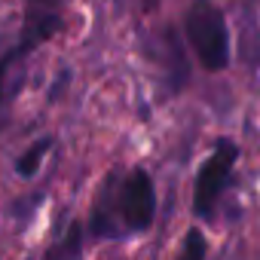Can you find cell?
<instances>
[{
    "label": "cell",
    "mask_w": 260,
    "mask_h": 260,
    "mask_svg": "<svg viewBox=\"0 0 260 260\" xmlns=\"http://www.w3.org/2000/svg\"><path fill=\"white\" fill-rule=\"evenodd\" d=\"M156 220V184L144 166L132 169H107L98 181L86 233L92 242H110V239H128L141 236Z\"/></svg>",
    "instance_id": "obj_1"
},
{
    "label": "cell",
    "mask_w": 260,
    "mask_h": 260,
    "mask_svg": "<svg viewBox=\"0 0 260 260\" xmlns=\"http://www.w3.org/2000/svg\"><path fill=\"white\" fill-rule=\"evenodd\" d=\"M184 34L187 43L196 55V61L208 71L217 74L230 64V28L226 16L211 0H193L184 13Z\"/></svg>",
    "instance_id": "obj_2"
},
{
    "label": "cell",
    "mask_w": 260,
    "mask_h": 260,
    "mask_svg": "<svg viewBox=\"0 0 260 260\" xmlns=\"http://www.w3.org/2000/svg\"><path fill=\"white\" fill-rule=\"evenodd\" d=\"M236 159H239V147L230 138H217L214 150L205 156L202 169L196 172L193 181V214L199 220H214L217 202L226 193L233 172H236Z\"/></svg>",
    "instance_id": "obj_3"
},
{
    "label": "cell",
    "mask_w": 260,
    "mask_h": 260,
    "mask_svg": "<svg viewBox=\"0 0 260 260\" xmlns=\"http://www.w3.org/2000/svg\"><path fill=\"white\" fill-rule=\"evenodd\" d=\"M86 242H89L86 220L83 217H71L68 226L43 248L40 260H86Z\"/></svg>",
    "instance_id": "obj_4"
},
{
    "label": "cell",
    "mask_w": 260,
    "mask_h": 260,
    "mask_svg": "<svg viewBox=\"0 0 260 260\" xmlns=\"http://www.w3.org/2000/svg\"><path fill=\"white\" fill-rule=\"evenodd\" d=\"M52 147H55V135H40V138H34V141H31L16 159H13V172H16V178H22V181H34V178L40 175L46 156L52 153Z\"/></svg>",
    "instance_id": "obj_5"
},
{
    "label": "cell",
    "mask_w": 260,
    "mask_h": 260,
    "mask_svg": "<svg viewBox=\"0 0 260 260\" xmlns=\"http://www.w3.org/2000/svg\"><path fill=\"white\" fill-rule=\"evenodd\" d=\"M208 257V239L199 226H190L184 233V242H181V251H178V260H205Z\"/></svg>",
    "instance_id": "obj_6"
},
{
    "label": "cell",
    "mask_w": 260,
    "mask_h": 260,
    "mask_svg": "<svg viewBox=\"0 0 260 260\" xmlns=\"http://www.w3.org/2000/svg\"><path fill=\"white\" fill-rule=\"evenodd\" d=\"M68 0H25V7H40V10H64Z\"/></svg>",
    "instance_id": "obj_7"
},
{
    "label": "cell",
    "mask_w": 260,
    "mask_h": 260,
    "mask_svg": "<svg viewBox=\"0 0 260 260\" xmlns=\"http://www.w3.org/2000/svg\"><path fill=\"white\" fill-rule=\"evenodd\" d=\"M156 4H159V0H144V10H153Z\"/></svg>",
    "instance_id": "obj_8"
}]
</instances>
